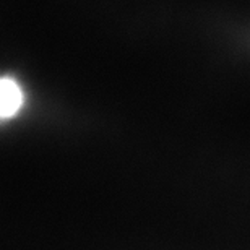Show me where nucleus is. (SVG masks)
Here are the masks:
<instances>
[{"mask_svg":"<svg viewBox=\"0 0 250 250\" xmlns=\"http://www.w3.org/2000/svg\"><path fill=\"white\" fill-rule=\"evenodd\" d=\"M23 106L21 88L13 78L3 77L0 82V116L3 121L13 117Z\"/></svg>","mask_w":250,"mask_h":250,"instance_id":"1","label":"nucleus"}]
</instances>
